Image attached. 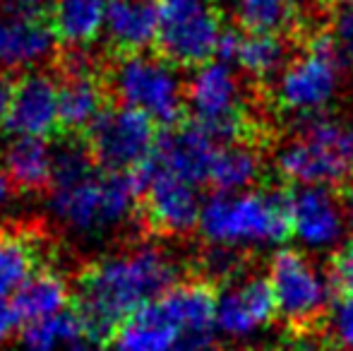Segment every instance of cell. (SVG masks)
<instances>
[{"instance_id":"ac0fdd59","label":"cell","mask_w":353,"mask_h":351,"mask_svg":"<svg viewBox=\"0 0 353 351\" xmlns=\"http://www.w3.org/2000/svg\"><path fill=\"white\" fill-rule=\"evenodd\" d=\"M216 61L236 66L252 80H272L288 63V51L281 34L265 32H233L226 29L219 43Z\"/></svg>"},{"instance_id":"6da1fadb","label":"cell","mask_w":353,"mask_h":351,"mask_svg":"<svg viewBox=\"0 0 353 351\" xmlns=\"http://www.w3.org/2000/svg\"><path fill=\"white\" fill-rule=\"evenodd\" d=\"M181 265L168 248L137 241L84 265L74 281V313L89 339L108 344L128 318L181 284Z\"/></svg>"},{"instance_id":"2e32d148","label":"cell","mask_w":353,"mask_h":351,"mask_svg":"<svg viewBox=\"0 0 353 351\" xmlns=\"http://www.w3.org/2000/svg\"><path fill=\"white\" fill-rule=\"evenodd\" d=\"M276 315V303L267 277L241 274L216 291L214 323L228 337H248L267 328Z\"/></svg>"},{"instance_id":"5b68a950","label":"cell","mask_w":353,"mask_h":351,"mask_svg":"<svg viewBox=\"0 0 353 351\" xmlns=\"http://www.w3.org/2000/svg\"><path fill=\"white\" fill-rule=\"evenodd\" d=\"M276 171L293 185L332 188L353 176V126L312 121L276 152Z\"/></svg>"},{"instance_id":"4316f807","label":"cell","mask_w":353,"mask_h":351,"mask_svg":"<svg viewBox=\"0 0 353 351\" xmlns=\"http://www.w3.org/2000/svg\"><path fill=\"white\" fill-rule=\"evenodd\" d=\"M320 334L332 351H353V294L334 296L320 323Z\"/></svg>"},{"instance_id":"4fadbf2b","label":"cell","mask_w":353,"mask_h":351,"mask_svg":"<svg viewBox=\"0 0 353 351\" xmlns=\"http://www.w3.org/2000/svg\"><path fill=\"white\" fill-rule=\"evenodd\" d=\"M291 236L310 253H330L346 236L341 197L332 188L298 185L286 195Z\"/></svg>"},{"instance_id":"1f68e13d","label":"cell","mask_w":353,"mask_h":351,"mask_svg":"<svg viewBox=\"0 0 353 351\" xmlns=\"http://www.w3.org/2000/svg\"><path fill=\"white\" fill-rule=\"evenodd\" d=\"M12 89H14V82L10 80L5 72H0V123H5V116H8V111H10Z\"/></svg>"},{"instance_id":"7402d4cb","label":"cell","mask_w":353,"mask_h":351,"mask_svg":"<svg viewBox=\"0 0 353 351\" xmlns=\"http://www.w3.org/2000/svg\"><path fill=\"white\" fill-rule=\"evenodd\" d=\"M108 0H51V27L65 48H89L103 37Z\"/></svg>"},{"instance_id":"d4e9b609","label":"cell","mask_w":353,"mask_h":351,"mask_svg":"<svg viewBox=\"0 0 353 351\" xmlns=\"http://www.w3.org/2000/svg\"><path fill=\"white\" fill-rule=\"evenodd\" d=\"M89 337L84 323L77 313L65 310L53 318L39 320V323L24 325L22 330V344L27 351H58V349H70L72 344L82 342Z\"/></svg>"},{"instance_id":"8fae6325","label":"cell","mask_w":353,"mask_h":351,"mask_svg":"<svg viewBox=\"0 0 353 351\" xmlns=\"http://www.w3.org/2000/svg\"><path fill=\"white\" fill-rule=\"evenodd\" d=\"M51 0H5L0 8V72L37 70L53 56Z\"/></svg>"},{"instance_id":"8992f818","label":"cell","mask_w":353,"mask_h":351,"mask_svg":"<svg viewBox=\"0 0 353 351\" xmlns=\"http://www.w3.org/2000/svg\"><path fill=\"white\" fill-rule=\"evenodd\" d=\"M341 56L330 34H317L303 53L286 63L274 80V101L281 113L291 118L320 116L341 89Z\"/></svg>"},{"instance_id":"7c38bea8","label":"cell","mask_w":353,"mask_h":351,"mask_svg":"<svg viewBox=\"0 0 353 351\" xmlns=\"http://www.w3.org/2000/svg\"><path fill=\"white\" fill-rule=\"evenodd\" d=\"M140 214L152 234L159 236H185L197 229L202 214L197 185L157 169L149 161L140 171Z\"/></svg>"},{"instance_id":"9c48e42d","label":"cell","mask_w":353,"mask_h":351,"mask_svg":"<svg viewBox=\"0 0 353 351\" xmlns=\"http://www.w3.org/2000/svg\"><path fill=\"white\" fill-rule=\"evenodd\" d=\"M188 108L192 123L207 130L214 140L241 142L250 126L248 94L233 66L223 61H210L195 68L185 82Z\"/></svg>"},{"instance_id":"5bb4252c","label":"cell","mask_w":353,"mask_h":351,"mask_svg":"<svg viewBox=\"0 0 353 351\" xmlns=\"http://www.w3.org/2000/svg\"><path fill=\"white\" fill-rule=\"evenodd\" d=\"M61 128L65 132H87L106 111V75L97 66L89 48H79L61 58Z\"/></svg>"},{"instance_id":"52a82bcc","label":"cell","mask_w":353,"mask_h":351,"mask_svg":"<svg viewBox=\"0 0 353 351\" xmlns=\"http://www.w3.org/2000/svg\"><path fill=\"white\" fill-rule=\"evenodd\" d=\"M157 43L163 61L176 68H200L216 61L226 32L219 0H159Z\"/></svg>"},{"instance_id":"8d00e7d4","label":"cell","mask_w":353,"mask_h":351,"mask_svg":"<svg viewBox=\"0 0 353 351\" xmlns=\"http://www.w3.org/2000/svg\"><path fill=\"white\" fill-rule=\"evenodd\" d=\"M212 351H231V349H212Z\"/></svg>"},{"instance_id":"7a4b0ae2","label":"cell","mask_w":353,"mask_h":351,"mask_svg":"<svg viewBox=\"0 0 353 351\" xmlns=\"http://www.w3.org/2000/svg\"><path fill=\"white\" fill-rule=\"evenodd\" d=\"M140 192V176L99 169L84 142L56 147L48 212L68 234L92 239L121 229L135 212Z\"/></svg>"},{"instance_id":"44dd1931","label":"cell","mask_w":353,"mask_h":351,"mask_svg":"<svg viewBox=\"0 0 353 351\" xmlns=\"http://www.w3.org/2000/svg\"><path fill=\"white\" fill-rule=\"evenodd\" d=\"M43 241L34 229L0 226V301L14 296L43 270Z\"/></svg>"},{"instance_id":"e575fe53","label":"cell","mask_w":353,"mask_h":351,"mask_svg":"<svg viewBox=\"0 0 353 351\" xmlns=\"http://www.w3.org/2000/svg\"><path fill=\"white\" fill-rule=\"evenodd\" d=\"M65 351H106V344L97 342V339H89V337H84L82 342L72 344V347H70V349H65Z\"/></svg>"},{"instance_id":"30bf717a","label":"cell","mask_w":353,"mask_h":351,"mask_svg":"<svg viewBox=\"0 0 353 351\" xmlns=\"http://www.w3.org/2000/svg\"><path fill=\"white\" fill-rule=\"evenodd\" d=\"M84 137L97 166L111 174H140L154 159L159 142L157 126L125 106H108Z\"/></svg>"},{"instance_id":"f1b7e54d","label":"cell","mask_w":353,"mask_h":351,"mask_svg":"<svg viewBox=\"0 0 353 351\" xmlns=\"http://www.w3.org/2000/svg\"><path fill=\"white\" fill-rule=\"evenodd\" d=\"M332 43H334L336 53L341 61L353 63V5H344L332 19Z\"/></svg>"},{"instance_id":"d6a6232c","label":"cell","mask_w":353,"mask_h":351,"mask_svg":"<svg viewBox=\"0 0 353 351\" xmlns=\"http://www.w3.org/2000/svg\"><path fill=\"white\" fill-rule=\"evenodd\" d=\"M12 195H14V185L10 183V178L0 171V212L8 210V205L12 202Z\"/></svg>"},{"instance_id":"3957f363","label":"cell","mask_w":353,"mask_h":351,"mask_svg":"<svg viewBox=\"0 0 353 351\" xmlns=\"http://www.w3.org/2000/svg\"><path fill=\"white\" fill-rule=\"evenodd\" d=\"M197 231L207 245L243 250L276 248L291 236L286 195L276 190L216 192L205 200Z\"/></svg>"},{"instance_id":"603a6c76","label":"cell","mask_w":353,"mask_h":351,"mask_svg":"<svg viewBox=\"0 0 353 351\" xmlns=\"http://www.w3.org/2000/svg\"><path fill=\"white\" fill-rule=\"evenodd\" d=\"M70 299V281L53 267H43L12 296V308L17 313L19 323L32 325L70 310L68 308Z\"/></svg>"},{"instance_id":"83f0119b","label":"cell","mask_w":353,"mask_h":351,"mask_svg":"<svg viewBox=\"0 0 353 351\" xmlns=\"http://www.w3.org/2000/svg\"><path fill=\"white\" fill-rule=\"evenodd\" d=\"M197 265H200L202 281H207V284L216 281V284L223 286V284H228V281L236 279V277H241L243 258H241V253H236V250L219 248V245H207V248L202 250Z\"/></svg>"},{"instance_id":"836d02e7","label":"cell","mask_w":353,"mask_h":351,"mask_svg":"<svg viewBox=\"0 0 353 351\" xmlns=\"http://www.w3.org/2000/svg\"><path fill=\"white\" fill-rule=\"evenodd\" d=\"M341 207H344V214H346V224L353 229V183L346 188V192L341 195Z\"/></svg>"},{"instance_id":"ffe728a7","label":"cell","mask_w":353,"mask_h":351,"mask_svg":"<svg viewBox=\"0 0 353 351\" xmlns=\"http://www.w3.org/2000/svg\"><path fill=\"white\" fill-rule=\"evenodd\" d=\"M56 150L46 140L10 137L0 147V171L10 178L14 190L43 192L51 188Z\"/></svg>"},{"instance_id":"277c9868","label":"cell","mask_w":353,"mask_h":351,"mask_svg":"<svg viewBox=\"0 0 353 351\" xmlns=\"http://www.w3.org/2000/svg\"><path fill=\"white\" fill-rule=\"evenodd\" d=\"M106 75L108 94L118 106L140 111L157 128H176L188 108L185 80L176 66L152 53L116 56Z\"/></svg>"},{"instance_id":"f546056e","label":"cell","mask_w":353,"mask_h":351,"mask_svg":"<svg viewBox=\"0 0 353 351\" xmlns=\"http://www.w3.org/2000/svg\"><path fill=\"white\" fill-rule=\"evenodd\" d=\"M334 274L336 281L344 286V291H351L353 294V239H349L341 245L339 255H336Z\"/></svg>"},{"instance_id":"e0dca14e","label":"cell","mask_w":353,"mask_h":351,"mask_svg":"<svg viewBox=\"0 0 353 351\" xmlns=\"http://www.w3.org/2000/svg\"><path fill=\"white\" fill-rule=\"evenodd\" d=\"M219 145L207 130L195 123H181L159 135L152 166L200 188L210 183Z\"/></svg>"},{"instance_id":"d6986e66","label":"cell","mask_w":353,"mask_h":351,"mask_svg":"<svg viewBox=\"0 0 353 351\" xmlns=\"http://www.w3.org/2000/svg\"><path fill=\"white\" fill-rule=\"evenodd\" d=\"M157 5L149 0H108L103 39L116 56L147 53L157 43Z\"/></svg>"},{"instance_id":"9a60e30c","label":"cell","mask_w":353,"mask_h":351,"mask_svg":"<svg viewBox=\"0 0 353 351\" xmlns=\"http://www.w3.org/2000/svg\"><path fill=\"white\" fill-rule=\"evenodd\" d=\"M10 137L46 140L61 128V82L53 72L32 70L14 80L12 101L3 123Z\"/></svg>"},{"instance_id":"484cf974","label":"cell","mask_w":353,"mask_h":351,"mask_svg":"<svg viewBox=\"0 0 353 351\" xmlns=\"http://www.w3.org/2000/svg\"><path fill=\"white\" fill-rule=\"evenodd\" d=\"M231 8L245 32L281 34L298 19V0H231Z\"/></svg>"},{"instance_id":"ba28073f","label":"cell","mask_w":353,"mask_h":351,"mask_svg":"<svg viewBox=\"0 0 353 351\" xmlns=\"http://www.w3.org/2000/svg\"><path fill=\"white\" fill-rule=\"evenodd\" d=\"M267 281L274 294L276 315L288 332L301 334L320 328L332 303V284L307 255L291 248L279 250L270 263Z\"/></svg>"},{"instance_id":"4dcf8cb0","label":"cell","mask_w":353,"mask_h":351,"mask_svg":"<svg viewBox=\"0 0 353 351\" xmlns=\"http://www.w3.org/2000/svg\"><path fill=\"white\" fill-rule=\"evenodd\" d=\"M19 328V318L12 308V301H0V347L8 342Z\"/></svg>"},{"instance_id":"d590c367","label":"cell","mask_w":353,"mask_h":351,"mask_svg":"<svg viewBox=\"0 0 353 351\" xmlns=\"http://www.w3.org/2000/svg\"><path fill=\"white\" fill-rule=\"evenodd\" d=\"M336 3H339L341 8H344V5H353V0H336Z\"/></svg>"},{"instance_id":"cb8c5ba5","label":"cell","mask_w":353,"mask_h":351,"mask_svg":"<svg viewBox=\"0 0 353 351\" xmlns=\"http://www.w3.org/2000/svg\"><path fill=\"white\" fill-rule=\"evenodd\" d=\"M260 174L262 159L255 147L248 142H228L219 147L210 183L216 188V192H243L255 185Z\"/></svg>"}]
</instances>
